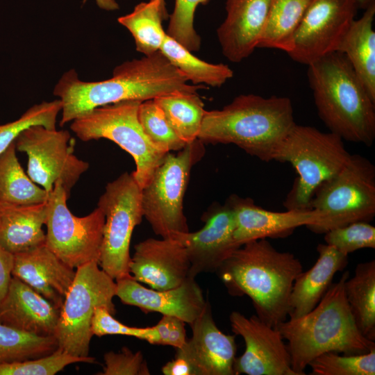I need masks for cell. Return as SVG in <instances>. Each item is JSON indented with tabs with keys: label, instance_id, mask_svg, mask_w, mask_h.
<instances>
[{
	"label": "cell",
	"instance_id": "1",
	"mask_svg": "<svg viewBox=\"0 0 375 375\" xmlns=\"http://www.w3.org/2000/svg\"><path fill=\"white\" fill-rule=\"evenodd\" d=\"M188 81L160 51L117 65L107 80L83 81L74 69H70L53 89V94L62 103L60 126L100 106L127 100L144 101L178 91L197 92L205 88L189 85Z\"/></svg>",
	"mask_w": 375,
	"mask_h": 375
},
{
	"label": "cell",
	"instance_id": "2",
	"mask_svg": "<svg viewBox=\"0 0 375 375\" xmlns=\"http://www.w3.org/2000/svg\"><path fill=\"white\" fill-rule=\"evenodd\" d=\"M301 272L302 264L293 253L260 239L235 249L217 272L231 295L248 296L256 316L276 328L287 320L292 288Z\"/></svg>",
	"mask_w": 375,
	"mask_h": 375
},
{
	"label": "cell",
	"instance_id": "3",
	"mask_svg": "<svg viewBox=\"0 0 375 375\" xmlns=\"http://www.w3.org/2000/svg\"><path fill=\"white\" fill-rule=\"evenodd\" d=\"M295 124L290 98L241 94L220 110L206 111L198 139L203 144H233L269 162Z\"/></svg>",
	"mask_w": 375,
	"mask_h": 375
},
{
	"label": "cell",
	"instance_id": "4",
	"mask_svg": "<svg viewBox=\"0 0 375 375\" xmlns=\"http://www.w3.org/2000/svg\"><path fill=\"white\" fill-rule=\"evenodd\" d=\"M315 105L329 131L343 140L370 147L375 140V101L340 51L308 65Z\"/></svg>",
	"mask_w": 375,
	"mask_h": 375
},
{
	"label": "cell",
	"instance_id": "5",
	"mask_svg": "<svg viewBox=\"0 0 375 375\" xmlns=\"http://www.w3.org/2000/svg\"><path fill=\"white\" fill-rule=\"evenodd\" d=\"M349 277L344 272L312 310L277 326L288 341L291 366L297 375H305L309 363L324 353L362 354L375 347L374 341L361 334L350 310L344 290Z\"/></svg>",
	"mask_w": 375,
	"mask_h": 375
},
{
	"label": "cell",
	"instance_id": "6",
	"mask_svg": "<svg viewBox=\"0 0 375 375\" xmlns=\"http://www.w3.org/2000/svg\"><path fill=\"white\" fill-rule=\"evenodd\" d=\"M351 155L338 135L295 124L273 156V160L290 163L297 174L283 207L311 209L310 202L317 188L338 173Z\"/></svg>",
	"mask_w": 375,
	"mask_h": 375
},
{
	"label": "cell",
	"instance_id": "7",
	"mask_svg": "<svg viewBox=\"0 0 375 375\" xmlns=\"http://www.w3.org/2000/svg\"><path fill=\"white\" fill-rule=\"evenodd\" d=\"M141 102L127 100L96 108L74 119L70 128L82 141L108 139L129 153L135 164L133 174L142 189L169 152L155 146L144 132L138 116Z\"/></svg>",
	"mask_w": 375,
	"mask_h": 375
},
{
	"label": "cell",
	"instance_id": "8",
	"mask_svg": "<svg viewBox=\"0 0 375 375\" xmlns=\"http://www.w3.org/2000/svg\"><path fill=\"white\" fill-rule=\"evenodd\" d=\"M310 208L324 216L317 224L306 227L317 234L356 222L372 221L375 216L373 163L360 154H351L338 173L317 188Z\"/></svg>",
	"mask_w": 375,
	"mask_h": 375
},
{
	"label": "cell",
	"instance_id": "9",
	"mask_svg": "<svg viewBox=\"0 0 375 375\" xmlns=\"http://www.w3.org/2000/svg\"><path fill=\"white\" fill-rule=\"evenodd\" d=\"M203 143L199 139L176 153L169 152L150 181L142 189L143 217L154 233L172 238L189 231L183 212V199L192 167L203 157Z\"/></svg>",
	"mask_w": 375,
	"mask_h": 375
},
{
	"label": "cell",
	"instance_id": "10",
	"mask_svg": "<svg viewBox=\"0 0 375 375\" xmlns=\"http://www.w3.org/2000/svg\"><path fill=\"white\" fill-rule=\"evenodd\" d=\"M116 290L115 281L97 262L76 269L74 279L60 308L55 334L59 348L75 356H89L94 311L104 306L114 315L116 309L112 300Z\"/></svg>",
	"mask_w": 375,
	"mask_h": 375
},
{
	"label": "cell",
	"instance_id": "11",
	"mask_svg": "<svg viewBox=\"0 0 375 375\" xmlns=\"http://www.w3.org/2000/svg\"><path fill=\"white\" fill-rule=\"evenodd\" d=\"M97 207L105 216L99 267L115 281L130 276L131 240L143 217L142 189L133 172L108 183Z\"/></svg>",
	"mask_w": 375,
	"mask_h": 375
},
{
	"label": "cell",
	"instance_id": "12",
	"mask_svg": "<svg viewBox=\"0 0 375 375\" xmlns=\"http://www.w3.org/2000/svg\"><path fill=\"white\" fill-rule=\"evenodd\" d=\"M68 197L60 182L49 193L46 245L62 262L76 269L90 262L99 263L105 216L97 207L84 217L72 213Z\"/></svg>",
	"mask_w": 375,
	"mask_h": 375
},
{
	"label": "cell",
	"instance_id": "13",
	"mask_svg": "<svg viewBox=\"0 0 375 375\" xmlns=\"http://www.w3.org/2000/svg\"><path fill=\"white\" fill-rule=\"evenodd\" d=\"M16 149L28 156L27 174L48 193L60 182L68 197L88 162L74 153V140L67 130L34 125L22 131L15 141Z\"/></svg>",
	"mask_w": 375,
	"mask_h": 375
},
{
	"label": "cell",
	"instance_id": "14",
	"mask_svg": "<svg viewBox=\"0 0 375 375\" xmlns=\"http://www.w3.org/2000/svg\"><path fill=\"white\" fill-rule=\"evenodd\" d=\"M358 10L356 0H311L288 56L297 62L309 65L337 51Z\"/></svg>",
	"mask_w": 375,
	"mask_h": 375
},
{
	"label": "cell",
	"instance_id": "15",
	"mask_svg": "<svg viewBox=\"0 0 375 375\" xmlns=\"http://www.w3.org/2000/svg\"><path fill=\"white\" fill-rule=\"evenodd\" d=\"M229 319L232 331L245 343L244 352L235 360V375H297L278 328L267 325L256 315L247 317L238 311H233Z\"/></svg>",
	"mask_w": 375,
	"mask_h": 375
},
{
	"label": "cell",
	"instance_id": "16",
	"mask_svg": "<svg viewBox=\"0 0 375 375\" xmlns=\"http://www.w3.org/2000/svg\"><path fill=\"white\" fill-rule=\"evenodd\" d=\"M202 220L204 225L200 230L181 233L175 238L186 251L190 262L189 277L194 278L201 273L217 272L240 247L233 237L234 213L226 202L212 204Z\"/></svg>",
	"mask_w": 375,
	"mask_h": 375
},
{
	"label": "cell",
	"instance_id": "17",
	"mask_svg": "<svg viewBox=\"0 0 375 375\" xmlns=\"http://www.w3.org/2000/svg\"><path fill=\"white\" fill-rule=\"evenodd\" d=\"M226 202L235 217L234 240L240 247L252 240L285 238L297 228L319 223L323 215L315 209L275 212L257 206L249 197L232 194Z\"/></svg>",
	"mask_w": 375,
	"mask_h": 375
},
{
	"label": "cell",
	"instance_id": "18",
	"mask_svg": "<svg viewBox=\"0 0 375 375\" xmlns=\"http://www.w3.org/2000/svg\"><path fill=\"white\" fill-rule=\"evenodd\" d=\"M190 326L192 337L176 349L175 356L186 360L194 375H235V335H226L219 329L208 301Z\"/></svg>",
	"mask_w": 375,
	"mask_h": 375
},
{
	"label": "cell",
	"instance_id": "19",
	"mask_svg": "<svg viewBox=\"0 0 375 375\" xmlns=\"http://www.w3.org/2000/svg\"><path fill=\"white\" fill-rule=\"evenodd\" d=\"M116 296L126 305L144 312L176 317L191 325L203 312L207 301L195 278L188 277L180 285L167 290L147 288L131 276L115 280Z\"/></svg>",
	"mask_w": 375,
	"mask_h": 375
},
{
	"label": "cell",
	"instance_id": "20",
	"mask_svg": "<svg viewBox=\"0 0 375 375\" xmlns=\"http://www.w3.org/2000/svg\"><path fill=\"white\" fill-rule=\"evenodd\" d=\"M134 249L129 272L135 281L162 290L176 288L189 277L190 262L177 240L148 238Z\"/></svg>",
	"mask_w": 375,
	"mask_h": 375
},
{
	"label": "cell",
	"instance_id": "21",
	"mask_svg": "<svg viewBox=\"0 0 375 375\" xmlns=\"http://www.w3.org/2000/svg\"><path fill=\"white\" fill-rule=\"evenodd\" d=\"M273 0H226V15L217 29L223 55L240 62L257 48Z\"/></svg>",
	"mask_w": 375,
	"mask_h": 375
},
{
	"label": "cell",
	"instance_id": "22",
	"mask_svg": "<svg viewBox=\"0 0 375 375\" xmlns=\"http://www.w3.org/2000/svg\"><path fill=\"white\" fill-rule=\"evenodd\" d=\"M60 308L19 278L12 276L0 306L5 325L38 336H55Z\"/></svg>",
	"mask_w": 375,
	"mask_h": 375
},
{
	"label": "cell",
	"instance_id": "23",
	"mask_svg": "<svg viewBox=\"0 0 375 375\" xmlns=\"http://www.w3.org/2000/svg\"><path fill=\"white\" fill-rule=\"evenodd\" d=\"M12 274L61 308L76 270L62 262L44 244L15 254Z\"/></svg>",
	"mask_w": 375,
	"mask_h": 375
},
{
	"label": "cell",
	"instance_id": "24",
	"mask_svg": "<svg viewBox=\"0 0 375 375\" xmlns=\"http://www.w3.org/2000/svg\"><path fill=\"white\" fill-rule=\"evenodd\" d=\"M318 258L311 268L296 278L289 299L291 319L300 317L312 310L333 283L335 274L348 263V255L327 244L317 247Z\"/></svg>",
	"mask_w": 375,
	"mask_h": 375
},
{
	"label": "cell",
	"instance_id": "25",
	"mask_svg": "<svg viewBox=\"0 0 375 375\" xmlns=\"http://www.w3.org/2000/svg\"><path fill=\"white\" fill-rule=\"evenodd\" d=\"M47 212V201L0 208V244L14 255L44 244Z\"/></svg>",
	"mask_w": 375,
	"mask_h": 375
},
{
	"label": "cell",
	"instance_id": "26",
	"mask_svg": "<svg viewBox=\"0 0 375 375\" xmlns=\"http://www.w3.org/2000/svg\"><path fill=\"white\" fill-rule=\"evenodd\" d=\"M374 16L375 3H373L365 10L360 18L354 19L337 51L347 57L369 94L375 101Z\"/></svg>",
	"mask_w": 375,
	"mask_h": 375
},
{
	"label": "cell",
	"instance_id": "27",
	"mask_svg": "<svg viewBox=\"0 0 375 375\" xmlns=\"http://www.w3.org/2000/svg\"><path fill=\"white\" fill-rule=\"evenodd\" d=\"M15 142L0 154V208L46 202L49 193L25 173Z\"/></svg>",
	"mask_w": 375,
	"mask_h": 375
},
{
	"label": "cell",
	"instance_id": "28",
	"mask_svg": "<svg viewBox=\"0 0 375 375\" xmlns=\"http://www.w3.org/2000/svg\"><path fill=\"white\" fill-rule=\"evenodd\" d=\"M311 0H273L257 48L290 53L296 32Z\"/></svg>",
	"mask_w": 375,
	"mask_h": 375
},
{
	"label": "cell",
	"instance_id": "29",
	"mask_svg": "<svg viewBox=\"0 0 375 375\" xmlns=\"http://www.w3.org/2000/svg\"><path fill=\"white\" fill-rule=\"evenodd\" d=\"M349 278L344 283V290L356 324L364 337L374 341L375 260L359 263L353 276Z\"/></svg>",
	"mask_w": 375,
	"mask_h": 375
},
{
	"label": "cell",
	"instance_id": "30",
	"mask_svg": "<svg viewBox=\"0 0 375 375\" xmlns=\"http://www.w3.org/2000/svg\"><path fill=\"white\" fill-rule=\"evenodd\" d=\"M167 11L162 9L157 0L141 2L133 10L118 18V22L132 34L136 50L144 56L160 51L166 37L162 21L167 19Z\"/></svg>",
	"mask_w": 375,
	"mask_h": 375
},
{
	"label": "cell",
	"instance_id": "31",
	"mask_svg": "<svg viewBox=\"0 0 375 375\" xmlns=\"http://www.w3.org/2000/svg\"><path fill=\"white\" fill-rule=\"evenodd\" d=\"M153 100L181 140L188 144L198 139L206 110L197 92L178 91Z\"/></svg>",
	"mask_w": 375,
	"mask_h": 375
},
{
	"label": "cell",
	"instance_id": "32",
	"mask_svg": "<svg viewBox=\"0 0 375 375\" xmlns=\"http://www.w3.org/2000/svg\"><path fill=\"white\" fill-rule=\"evenodd\" d=\"M160 51L194 85L220 87L233 76V70L227 65L202 60L167 35Z\"/></svg>",
	"mask_w": 375,
	"mask_h": 375
},
{
	"label": "cell",
	"instance_id": "33",
	"mask_svg": "<svg viewBox=\"0 0 375 375\" xmlns=\"http://www.w3.org/2000/svg\"><path fill=\"white\" fill-rule=\"evenodd\" d=\"M58 345L55 336H38L0 321V363L22 361L48 355Z\"/></svg>",
	"mask_w": 375,
	"mask_h": 375
},
{
	"label": "cell",
	"instance_id": "34",
	"mask_svg": "<svg viewBox=\"0 0 375 375\" xmlns=\"http://www.w3.org/2000/svg\"><path fill=\"white\" fill-rule=\"evenodd\" d=\"M138 116L144 132L160 149L166 152L178 151L187 144L172 128L153 99L140 103Z\"/></svg>",
	"mask_w": 375,
	"mask_h": 375
},
{
	"label": "cell",
	"instance_id": "35",
	"mask_svg": "<svg viewBox=\"0 0 375 375\" xmlns=\"http://www.w3.org/2000/svg\"><path fill=\"white\" fill-rule=\"evenodd\" d=\"M308 366L314 375H374L375 347L355 355L326 352L314 358Z\"/></svg>",
	"mask_w": 375,
	"mask_h": 375
},
{
	"label": "cell",
	"instance_id": "36",
	"mask_svg": "<svg viewBox=\"0 0 375 375\" xmlns=\"http://www.w3.org/2000/svg\"><path fill=\"white\" fill-rule=\"evenodd\" d=\"M61 109L60 99L43 101L29 108L17 119L0 124V154L15 141L22 131L31 126L42 125L49 129H56L57 116Z\"/></svg>",
	"mask_w": 375,
	"mask_h": 375
},
{
	"label": "cell",
	"instance_id": "37",
	"mask_svg": "<svg viewBox=\"0 0 375 375\" xmlns=\"http://www.w3.org/2000/svg\"><path fill=\"white\" fill-rule=\"evenodd\" d=\"M94 361L93 357L75 356L58 347L44 356L0 363V375H54L71 364L93 363Z\"/></svg>",
	"mask_w": 375,
	"mask_h": 375
},
{
	"label": "cell",
	"instance_id": "38",
	"mask_svg": "<svg viewBox=\"0 0 375 375\" xmlns=\"http://www.w3.org/2000/svg\"><path fill=\"white\" fill-rule=\"evenodd\" d=\"M209 0H175L174 8L169 16L166 33L190 51H197L201 38L194 27L196 8Z\"/></svg>",
	"mask_w": 375,
	"mask_h": 375
},
{
	"label": "cell",
	"instance_id": "39",
	"mask_svg": "<svg viewBox=\"0 0 375 375\" xmlns=\"http://www.w3.org/2000/svg\"><path fill=\"white\" fill-rule=\"evenodd\" d=\"M324 241L347 255L361 249H375V227L367 222H353L328 231Z\"/></svg>",
	"mask_w": 375,
	"mask_h": 375
},
{
	"label": "cell",
	"instance_id": "40",
	"mask_svg": "<svg viewBox=\"0 0 375 375\" xmlns=\"http://www.w3.org/2000/svg\"><path fill=\"white\" fill-rule=\"evenodd\" d=\"M93 335L101 337L107 335H121L135 337L157 344L158 333L155 326L138 328L123 324L114 318L110 310L100 306L96 308L91 325Z\"/></svg>",
	"mask_w": 375,
	"mask_h": 375
},
{
	"label": "cell",
	"instance_id": "41",
	"mask_svg": "<svg viewBox=\"0 0 375 375\" xmlns=\"http://www.w3.org/2000/svg\"><path fill=\"white\" fill-rule=\"evenodd\" d=\"M105 365L99 375H149L150 371L141 351L133 352L124 347L118 352L103 355Z\"/></svg>",
	"mask_w": 375,
	"mask_h": 375
},
{
	"label": "cell",
	"instance_id": "42",
	"mask_svg": "<svg viewBox=\"0 0 375 375\" xmlns=\"http://www.w3.org/2000/svg\"><path fill=\"white\" fill-rule=\"evenodd\" d=\"M15 255L0 244V306L5 299L12 278Z\"/></svg>",
	"mask_w": 375,
	"mask_h": 375
},
{
	"label": "cell",
	"instance_id": "43",
	"mask_svg": "<svg viewBox=\"0 0 375 375\" xmlns=\"http://www.w3.org/2000/svg\"><path fill=\"white\" fill-rule=\"evenodd\" d=\"M169 335L167 345L172 346L176 349L181 348L187 341L185 322L174 316L168 315Z\"/></svg>",
	"mask_w": 375,
	"mask_h": 375
},
{
	"label": "cell",
	"instance_id": "44",
	"mask_svg": "<svg viewBox=\"0 0 375 375\" xmlns=\"http://www.w3.org/2000/svg\"><path fill=\"white\" fill-rule=\"evenodd\" d=\"M162 372L165 375H194L190 364L183 358L177 356L167 362L162 367Z\"/></svg>",
	"mask_w": 375,
	"mask_h": 375
},
{
	"label": "cell",
	"instance_id": "45",
	"mask_svg": "<svg viewBox=\"0 0 375 375\" xmlns=\"http://www.w3.org/2000/svg\"><path fill=\"white\" fill-rule=\"evenodd\" d=\"M87 0H83L85 3ZM97 6L106 10H115L119 9V5L115 0H95Z\"/></svg>",
	"mask_w": 375,
	"mask_h": 375
},
{
	"label": "cell",
	"instance_id": "46",
	"mask_svg": "<svg viewBox=\"0 0 375 375\" xmlns=\"http://www.w3.org/2000/svg\"><path fill=\"white\" fill-rule=\"evenodd\" d=\"M358 8L365 10L369 5L375 3V0H356Z\"/></svg>",
	"mask_w": 375,
	"mask_h": 375
},
{
	"label": "cell",
	"instance_id": "47",
	"mask_svg": "<svg viewBox=\"0 0 375 375\" xmlns=\"http://www.w3.org/2000/svg\"><path fill=\"white\" fill-rule=\"evenodd\" d=\"M157 1H158L160 2V5H161V6H162V9L165 10H166V11H167V8H166V5H165V0H157Z\"/></svg>",
	"mask_w": 375,
	"mask_h": 375
}]
</instances>
